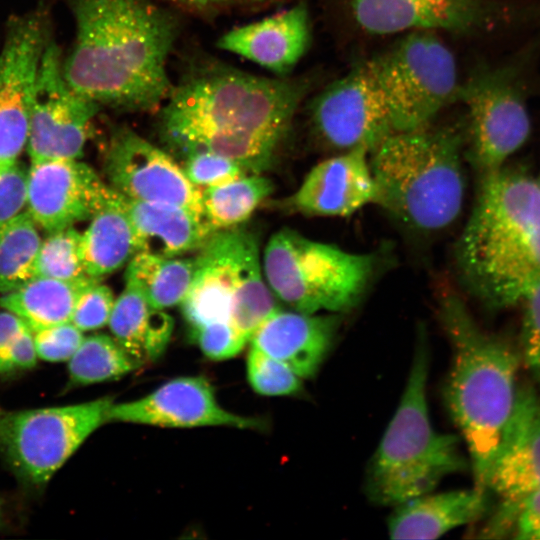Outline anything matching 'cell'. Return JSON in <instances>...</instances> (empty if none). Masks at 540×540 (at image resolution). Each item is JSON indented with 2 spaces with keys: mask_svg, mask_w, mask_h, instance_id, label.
Wrapping results in <instances>:
<instances>
[{
  "mask_svg": "<svg viewBox=\"0 0 540 540\" xmlns=\"http://www.w3.org/2000/svg\"><path fill=\"white\" fill-rule=\"evenodd\" d=\"M428 364L421 342L399 405L369 464L366 492L376 504L397 506L430 493L444 477L467 468L458 437L438 432L431 424Z\"/></svg>",
  "mask_w": 540,
  "mask_h": 540,
  "instance_id": "8992f818",
  "label": "cell"
},
{
  "mask_svg": "<svg viewBox=\"0 0 540 540\" xmlns=\"http://www.w3.org/2000/svg\"><path fill=\"white\" fill-rule=\"evenodd\" d=\"M108 325L112 337L138 365H142L163 355L174 321L164 310L153 307L135 285L125 281Z\"/></svg>",
  "mask_w": 540,
  "mask_h": 540,
  "instance_id": "484cf974",
  "label": "cell"
},
{
  "mask_svg": "<svg viewBox=\"0 0 540 540\" xmlns=\"http://www.w3.org/2000/svg\"><path fill=\"white\" fill-rule=\"evenodd\" d=\"M2 519V506H1V502H0V521Z\"/></svg>",
  "mask_w": 540,
  "mask_h": 540,
  "instance_id": "ee69618b",
  "label": "cell"
},
{
  "mask_svg": "<svg viewBox=\"0 0 540 540\" xmlns=\"http://www.w3.org/2000/svg\"><path fill=\"white\" fill-rule=\"evenodd\" d=\"M203 354L212 360H226L238 355L247 340L230 324H210L190 331Z\"/></svg>",
  "mask_w": 540,
  "mask_h": 540,
  "instance_id": "74e56055",
  "label": "cell"
},
{
  "mask_svg": "<svg viewBox=\"0 0 540 540\" xmlns=\"http://www.w3.org/2000/svg\"><path fill=\"white\" fill-rule=\"evenodd\" d=\"M303 85L212 65L192 70L159 111V134L183 156L209 151L248 174L268 169L301 101Z\"/></svg>",
  "mask_w": 540,
  "mask_h": 540,
  "instance_id": "6da1fadb",
  "label": "cell"
},
{
  "mask_svg": "<svg viewBox=\"0 0 540 540\" xmlns=\"http://www.w3.org/2000/svg\"><path fill=\"white\" fill-rule=\"evenodd\" d=\"M109 189L78 159L31 162L26 211L38 227L52 232L90 219Z\"/></svg>",
  "mask_w": 540,
  "mask_h": 540,
  "instance_id": "e0dca14e",
  "label": "cell"
},
{
  "mask_svg": "<svg viewBox=\"0 0 540 540\" xmlns=\"http://www.w3.org/2000/svg\"><path fill=\"white\" fill-rule=\"evenodd\" d=\"M28 168L19 160L0 174V230L26 210Z\"/></svg>",
  "mask_w": 540,
  "mask_h": 540,
  "instance_id": "f35d334b",
  "label": "cell"
},
{
  "mask_svg": "<svg viewBox=\"0 0 540 540\" xmlns=\"http://www.w3.org/2000/svg\"><path fill=\"white\" fill-rule=\"evenodd\" d=\"M178 5H181L186 8L193 10H207L218 3L223 2L224 0H169Z\"/></svg>",
  "mask_w": 540,
  "mask_h": 540,
  "instance_id": "7bdbcfd3",
  "label": "cell"
},
{
  "mask_svg": "<svg viewBox=\"0 0 540 540\" xmlns=\"http://www.w3.org/2000/svg\"><path fill=\"white\" fill-rule=\"evenodd\" d=\"M537 183H538V185L540 187V175H539V178L537 179Z\"/></svg>",
  "mask_w": 540,
  "mask_h": 540,
  "instance_id": "f6af8a7d",
  "label": "cell"
},
{
  "mask_svg": "<svg viewBox=\"0 0 540 540\" xmlns=\"http://www.w3.org/2000/svg\"><path fill=\"white\" fill-rule=\"evenodd\" d=\"M137 366L113 337L95 334L84 337L69 359L68 372L72 384L89 385L117 379Z\"/></svg>",
  "mask_w": 540,
  "mask_h": 540,
  "instance_id": "4dcf8cb0",
  "label": "cell"
},
{
  "mask_svg": "<svg viewBox=\"0 0 540 540\" xmlns=\"http://www.w3.org/2000/svg\"><path fill=\"white\" fill-rule=\"evenodd\" d=\"M539 489L540 391L528 385L518 386L487 480V492H493L499 504L481 537L500 538L508 534L516 507Z\"/></svg>",
  "mask_w": 540,
  "mask_h": 540,
  "instance_id": "7c38bea8",
  "label": "cell"
},
{
  "mask_svg": "<svg viewBox=\"0 0 540 540\" xmlns=\"http://www.w3.org/2000/svg\"><path fill=\"white\" fill-rule=\"evenodd\" d=\"M111 398L76 405L0 412V451L15 472L41 485L98 427L108 421Z\"/></svg>",
  "mask_w": 540,
  "mask_h": 540,
  "instance_id": "30bf717a",
  "label": "cell"
},
{
  "mask_svg": "<svg viewBox=\"0 0 540 540\" xmlns=\"http://www.w3.org/2000/svg\"><path fill=\"white\" fill-rule=\"evenodd\" d=\"M28 327L24 321L14 313L0 310V351L23 329Z\"/></svg>",
  "mask_w": 540,
  "mask_h": 540,
  "instance_id": "b9f144b4",
  "label": "cell"
},
{
  "mask_svg": "<svg viewBox=\"0 0 540 540\" xmlns=\"http://www.w3.org/2000/svg\"><path fill=\"white\" fill-rule=\"evenodd\" d=\"M37 358L34 333L29 327H26L0 351V374L15 369L32 368L35 366Z\"/></svg>",
  "mask_w": 540,
  "mask_h": 540,
  "instance_id": "60d3db41",
  "label": "cell"
},
{
  "mask_svg": "<svg viewBox=\"0 0 540 540\" xmlns=\"http://www.w3.org/2000/svg\"><path fill=\"white\" fill-rule=\"evenodd\" d=\"M247 376L250 386L260 395H294L302 389V378L288 366L253 347L247 357Z\"/></svg>",
  "mask_w": 540,
  "mask_h": 540,
  "instance_id": "d6a6232c",
  "label": "cell"
},
{
  "mask_svg": "<svg viewBox=\"0 0 540 540\" xmlns=\"http://www.w3.org/2000/svg\"><path fill=\"white\" fill-rule=\"evenodd\" d=\"M58 46L46 45L34 87L26 149L31 162L78 159L101 107L66 82Z\"/></svg>",
  "mask_w": 540,
  "mask_h": 540,
  "instance_id": "8fae6325",
  "label": "cell"
},
{
  "mask_svg": "<svg viewBox=\"0 0 540 540\" xmlns=\"http://www.w3.org/2000/svg\"><path fill=\"white\" fill-rule=\"evenodd\" d=\"M182 169L191 183L200 189L228 183L246 174L234 160L209 151L184 155Z\"/></svg>",
  "mask_w": 540,
  "mask_h": 540,
  "instance_id": "836d02e7",
  "label": "cell"
},
{
  "mask_svg": "<svg viewBox=\"0 0 540 540\" xmlns=\"http://www.w3.org/2000/svg\"><path fill=\"white\" fill-rule=\"evenodd\" d=\"M37 227L25 210L0 230V293L10 292L34 277L42 241Z\"/></svg>",
  "mask_w": 540,
  "mask_h": 540,
  "instance_id": "f546056e",
  "label": "cell"
},
{
  "mask_svg": "<svg viewBox=\"0 0 540 540\" xmlns=\"http://www.w3.org/2000/svg\"><path fill=\"white\" fill-rule=\"evenodd\" d=\"M85 273L100 279L126 265L137 253L124 195L109 186L100 206L80 235Z\"/></svg>",
  "mask_w": 540,
  "mask_h": 540,
  "instance_id": "d4e9b609",
  "label": "cell"
},
{
  "mask_svg": "<svg viewBox=\"0 0 540 540\" xmlns=\"http://www.w3.org/2000/svg\"><path fill=\"white\" fill-rule=\"evenodd\" d=\"M378 257L283 228L274 233L263 255V274L274 297L292 310L340 314L354 308L371 283Z\"/></svg>",
  "mask_w": 540,
  "mask_h": 540,
  "instance_id": "ba28073f",
  "label": "cell"
},
{
  "mask_svg": "<svg viewBox=\"0 0 540 540\" xmlns=\"http://www.w3.org/2000/svg\"><path fill=\"white\" fill-rule=\"evenodd\" d=\"M311 119L329 147L371 152L395 133L384 95L369 61L329 84L313 101Z\"/></svg>",
  "mask_w": 540,
  "mask_h": 540,
  "instance_id": "9a60e30c",
  "label": "cell"
},
{
  "mask_svg": "<svg viewBox=\"0 0 540 540\" xmlns=\"http://www.w3.org/2000/svg\"><path fill=\"white\" fill-rule=\"evenodd\" d=\"M338 314H306L279 308L250 337L251 347L277 359L300 378L319 369L338 330Z\"/></svg>",
  "mask_w": 540,
  "mask_h": 540,
  "instance_id": "ffe728a7",
  "label": "cell"
},
{
  "mask_svg": "<svg viewBox=\"0 0 540 540\" xmlns=\"http://www.w3.org/2000/svg\"><path fill=\"white\" fill-rule=\"evenodd\" d=\"M369 64L394 132L429 126L459 91L455 58L430 30L409 32Z\"/></svg>",
  "mask_w": 540,
  "mask_h": 540,
  "instance_id": "9c48e42d",
  "label": "cell"
},
{
  "mask_svg": "<svg viewBox=\"0 0 540 540\" xmlns=\"http://www.w3.org/2000/svg\"><path fill=\"white\" fill-rule=\"evenodd\" d=\"M455 254L464 283L489 307L521 302L540 279L537 180L504 167L483 174Z\"/></svg>",
  "mask_w": 540,
  "mask_h": 540,
  "instance_id": "3957f363",
  "label": "cell"
},
{
  "mask_svg": "<svg viewBox=\"0 0 540 540\" xmlns=\"http://www.w3.org/2000/svg\"><path fill=\"white\" fill-rule=\"evenodd\" d=\"M375 204L406 226L433 232L459 215L464 177L459 136L429 126L395 132L372 151Z\"/></svg>",
  "mask_w": 540,
  "mask_h": 540,
  "instance_id": "5b68a950",
  "label": "cell"
},
{
  "mask_svg": "<svg viewBox=\"0 0 540 540\" xmlns=\"http://www.w3.org/2000/svg\"><path fill=\"white\" fill-rule=\"evenodd\" d=\"M73 48L62 63L78 94L126 112L159 108L173 84L167 63L178 36L176 17L152 0H69Z\"/></svg>",
  "mask_w": 540,
  "mask_h": 540,
  "instance_id": "7a4b0ae2",
  "label": "cell"
},
{
  "mask_svg": "<svg viewBox=\"0 0 540 540\" xmlns=\"http://www.w3.org/2000/svg\"><path fill=\"white\" fill-rule=\"evenodd\" d=\"M137 253L179 257L199 250L215 232L204 217L179 206L124 195Z\"/></svg>",
  "mask_w": 540,
  "mask_h": 540,
  "instance_id": "603a6c76",
  "label": "cell"
},
{
  "mask_svg": "<svg viewBox=\"0 0 540 540\" xmlns=\"http://www.w3.org/2000/svg\"><path fill=\"white\" fill-rule=\"evenodd\" d=\"M369 153L366 148L357 147L319 162L286 205L309 216L345 217L375 204Z\"/></svg>",
  "mask_w": 540,
  "mask_h": 540,
  "instance_id": "d6986e66",
  "label": "cell"
},
{
  "mask_svg": "<svg viewBox=\"0 0 540 540\" xmlns=\"http://www.w3.org/2000/svg\"><path fill=\"white\" fill-rule=\"evenodd\" d=\"M104 170L108 185L128 198L175 205L204 217L202 189L169 154L129 128L113 131Z\"/></svg>",
  "mask_w": 540,
  "mask_h": 540,
  "instance_id": "2e32d148",
  "label": "cell"
},
{
  "mask_svg": "<svg viewBox=\"0 0 540 540\" xmlns=\"http://www.w3.org/2000/svg\"><path fill=\"white\" fill-rule=\"evenodd\" d=\"M196 269L195 258L136 253L127 263L125 281L135 285L157 309L181 304Z\"/></svg>",
  "mask_w": 540,
  "mask_h": 540,
  "instance_id": "83f0119b",
  "label": "cell"
},
{
  "mask_svg": "<svg viewBox=\"0 0 540 540\" xmlns=\"http://www.w3.org/2000/svg\"><path fill=\"white\" fill-rule=\"evenodd\" d=\"M80 235L73 226L50 232L38 251L34 277L75 280L85 276Z\"/></svg>",
  "mask_w": 540,
  "mask_h": 540,
  "instance_id": "1f68e13d",
  "label": "cell"
},
{
  "mask_svg": "<svg viewBox=\"0 0 540 540\" xmlns=\"http://www.w3.org/2000/svg\"><path fill=\"white\" fill-rule=\"evenodd\" d=\"M273 190L261 174H245L228 183L202 189L203 215L214 231L236 227L247 220Z\"/></svg>",
  "mask_w": 540,
  "mask_h": 540,
  "instance_id": "f1b7e54d",
  "label": "cell"
},
{
  "mask_svg": "<svg viewBox=\"0 0 540 540\" xmlns=\"http://www.w3.org/2000/svg\"><path fill=\"white\" fill-rule=\"evenodd\" d=\"M48 30V19L41 10L9 21L0 51V174L26 148L36 77L50 41Z\"/></svg>",
  "mask_w": 540,
  "mask_h": 540,
  "instance_id": "4fadbf2b",
  "label": "cell"
},
{
  "mask_svg": "<svg viewBox=\"0 0 540 540\" xmlns=\"http://www.w3.org/2000/svg\"><path fill=\"white\" fill-rule=\"evenodd\" d=\"M0 412H1V410H0Z\"/></svg>",
  "mask_w": 540,
  "mask_h": 540,
  "instance_id": "bcb514c9",
  "label": "cell"
},
{
  "mask_svg": "<svg viewBox=\"0 0 540 540\" xmlns=\"http://www.w3.org/2000/svg\"><path fill=\"white\" fill-rule=\"evenodd\" d=\"M439 316L452 348L445 401L466 443L474 487L488 493L490 468L516 398L520 353L482 330L453 293L440 298Z\"/></svg>",
  "mask_w": 540,
  "mask_h": 540,
  "instance_id": "277c9868",
  "label": "cell"
},
{
  "mask_svg": "<svg viewBox=\"0 0 540 540\" xmlns=\"http://www.w3.org/2000/svg\"><path fill=\"white\" fill-rule=\"evenodd\" d=\"M473 0H353L357 23L369 33L386 35L463 28L474 18Z\"/></svg>",
  "mask_w": 540,
  "mask_h": 540,
  "instance_id": "cb8c5ba5",
  "label": "cell"
},
{
  "mask_svg": "<svg viewBox=\"0 0 540 540\" xmlns=\"http://www.w3.org/2000/svg\"><path fill=\"white\" fill-rule=\"evenodd\" d=\"M487 508L488 493L475 487L430 492L398 504L388 520V533L392 539H436L477 521Z\"/></svg>",
  "mask_w": 540,
  "mask_h": 540,
  "instance_id": "7402d4cb",
  "label": "cell"
},
{
  "mask_svg": "<svg viewBox=\"0 0 540 540\" xmlns=\"http://www.w3.org/2000/svg\"><path fill=\"white\" fill-rule=\"evenodd\" d=\"M461 94L468 111L474 163L482 175L503 167L530 133L518 77L511 69L486 72L473 78Z\"/></svg>",
  "mask_w": 540,
  "mask_h": 540,
  "instance_id": "5bb4252c",
  "label": "cell"
},
{
  "mask_svg": "<svg viewBox=\"0 0 540 540\" xmlns=\"http://www.w3.org/2000/svg\"><path fill=\"white\" fill-rule=\"evenodd\" d=\"M195 261L191 286L180 304L190 331L226 323L248 341L278 308L264 279L257 237L240 228L217 230Z\"/></svg>",
  "mask_w": 540,
  "mask_h": 540,
  "instance_id": "52a82bcc",
  "label": "cell"
},
{
  "mask_svg": "<svg viewBox=\"0 0 540 540\" xmlns=\"http://www.w3.org/2000/svg\"><path fill=\"white\" fill-rule=\"evenodd\" d=\"M310 40L309 12L301 3L231 29L219 38L217 46L283 77L304 56Z\"/></svg>",
  "mask_w": 540,
  "mask_h": 540,
  "instance_id": "44dd1931",
  "label": "cell"
},
{
  "mask_svg": "<svg viewBox=\"0 0 540 540\" xmlns=\"http://www.w3.org/2000/svg\"><path fill=\"white\" fill-rule=\"evenodd\" d=\"M108 421L160 427L229 426L257 429L262 423L225 410L202 376L173 379L134 401L112 404Z\"/></svg>",
  "mask_w": 540,
  "mask_h": 540,
  "instance_id": "ac0fdd59",
  "label": "cell"
},
{
  "mask_svg": "<svg viewBox=\"0 0 540 540\" xmlns=\"http://www.w3.org/2000/svg\"><path fill=\"white\" fill-rule=\"evenodd\" d=\"M100 279L85 276L75 280L33 277L0 297V306L36 332L70 322L80 294Z\"/></svg>",
  "mask_w": 540,
  "mask_h": 540,
  "instance_id": "4316f807",
  "label": "cell"
},
{
  "mask_svg": "<svg viewBox=\"0 0 540 540\" xmlns=\"http://www.w3.org/2000/svg\"><path fill=\"white\" fill-rule=\"evenodd\" d=\"M114 303L111 289L94 283L78 297L71 322L82 332L100 329L108 325Z\"/></svg>",
  "mask_w": 540,
  "mask_h": 540,
  "instance_id": "d590c367",
  "label": "cell"
},
{
  "mask_svg": "<svg viewBox=\"0 0 540 540\" xmlns=\"http://www.w3.org/2000/svg\"><path fill=\"white\" fill-rule=\"evenodd\" d=\"M523 304L520 358L540 388V279L527 291Z\"/></svg>",
  "mask_w": 540,
  "mask_h": 540,
  "instance_id": "e575fe53",
  "label": "cell"
},
{
  "mask_svg": "<svg viewBox=\"0 0 540 540\" xmlns=\"http://www.w3.org/2000/svg\"><path fill=\"white\" fill-rule=\"evenodd\" d=\"M508 534L518 540H540V489L528 495L516 507Z\"/></svg>",
  "mask_w": 540,
  "mask_h": 540,
  "instance_id": "ab89813d",
  "label": "cell"
},
{
  "mask_svg": "<svg viewBox=\"0 0 540 540\" xmlns=\"http://www.w3.org/2000/svg\"><path fill=\"white\" fill-rule=\"evenodd\" d=\"M33 333L38 358L49 362L69 361L84 339L71 321Z\"/></svg>",
  "mask_w": 540,
  "mask_h": 540,
  "instance_id": "8d00e7d4",
  "label": "cell"
}]
</instances>
